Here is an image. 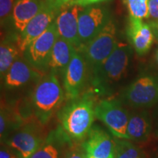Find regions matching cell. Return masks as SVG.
Instances as JSON below:
<instances>
[{
  "instance_id": "cell-13",
  "label": "cell",
  "mask_w": 158,
  "mask_h": 158,
  "mask_svg": "<svg viewBox=\"0 0 158 158\" xmlns=\"http://www.w3.org/2000/svg\"><path fill=\"white\" fill-rule=\"evenodd\" d=\"M84 7L65 5L55 19L59 36L70 43L77 50L82 47L78 32V18Z\"/></svg>"
},
{
  "instance_id": "cell-18",
  "label": "cell",
  "mask_w": 158,
  "mask_h": 158,
  "mask_svg": "<svg viewBox=\"0 0 158 158\" xmlns=\"http://www.w3.org/2000/svg\"><path fill=\"white\" fill-rule=\"evenodd\" d=\"M45 2L42 0H16L12 11L13 27L21 34L29 21L40 11Z\"/></svg>"
},
{
  "instance_id": "cell-7",
  "label": "cell",
  "mask_w": 158,
  "mask_h": 158,
  "mask_svg": "<svg viewBox=\"0 0 158 158\" xmlns=\"http://www.w3.org/2000/svg\"><path fill=\"white\" fill-rule=\"evenodd\" d=\"M116 23L113 19L92 40L80 49L92 71L110 56L118 43Z\"/></svg>"
},
{
  "instance_id": "cell-32",
  "label": "cell",
  "mask_w": 158,
  "mask_h": 158,
  "mask_svg": "<svg viewBox=\"0 0 158 158\" xmlns=\"http://www.w3.org/2000/svg\"><path fill=\"white\" fill-rule=\"evenodd\" d=\"M86 158H94V157H89V156H87V155H86Z\"/></svg>"
},
{
  "instance_id": "cell-19",
  "label": "cell",
  "mask_w": 158,
  "mask_h": 158,
  "mask_svg": "<svg viewBox=\"0 0 158 158\" xmlns=\"http://www.w3.org/2000/svg\"><path fill=\"white\" fill-rule=\"evenodd\" d=\"M76 50V48L70 43L59 36L51 51L48 73L63 74Z\"/></svg>"
},
{
  "instance_id": "cell-21",
  "label": "cell",
  "mask_w": 158,
  "mask_h": 158,
  "mask_svg": "<svg viewBox=\"0 0 158 158\" xmlns=\"http://www.w3.org/2000/svg\"><path fill=\"white\" fill-rule=\"evenodd\" d=\"M20 50L18 43L9 40L2 41L0 45V75L2 79L12 64L20 57Z\"/></svg>"
},
{
  "instance_id": "cell-25",
  "label": "cell",
  "mask_w": 158,
  "mask_h": 158,
  "mask_svg": "<svg viewBox=\"0 0 158 158\" xmlns=\"http://www.w3.org/2000/svg\"><path fill=\"white\" fill-rule=\"evenodd\" d=\"M62 158H86V155L81 144L74 143L67 150Z\"/></svg>"
},
{
  "instance_id": "cell-34",
  "label": "cell",
  "mask_w": 158,
  "mask_h": 158,
  "mask_svg": "<svg viewBox=\"0 0 158 158\" xmlns=\"http://www.w3.org/2000/svg\"><path fill=\"white\" fill-rule=\"evenodd\" d=\"M42 1H44V2H45V1H46V0H42Z\"/></svg>"
},
{
  "instance_id": "cell-5",
  "label": "cell",
  "mask_w": 158,
  "mask_h": 158,
  "mask_svg": "<svg viewBox=\"0 0 158 158\" xmlns=\"http://www.w3.org/2000/svg\"><path fill=\"white\" fill-rule=\"evenodd\" d=\"M124 106L134 109H145L158 102V76L143 74L122 91L119 97Z\"/></svg>"
},
{
  "instance_id": "cell-6",
  "label": "cell",
  "mask_w": 158,
  "mask_h": 158,
  "mask_svg": "<svg viewBox=\"0 0 158 158\" xmlns=\"http://www.w3.org/2000/svg\"><path fill=\"white\" fill-rule=\"evenodd\" d=\"M95 116L115 138L129 140L127 129L130 113L119 99L106 98L97 102Z\"/></svg>"
},
{
  "instance_id": "cell-30",
  "label": "cell",
  "mask_w": 158,
  "mask_h": 158,
  "mask_svg": "<svg viewBox=\"0 0 158 158\" xmlns=\"http://www.w3.org/2000/svg\"><path fill=\"white\" fill-rule=\"evenodd\" d=\"M149 23L152 28L154 35L158 40V22H149Z\"/></svg>"
},
{
  "instance_id": "cell-11",
  "label": "cell",
  "mask_w": 158,
  "mask_h": 158,
  "mask_svg": "<svg viewBox=\"0 0 158 158\" xmlns=\"http://www.w3.org/2000/svg\"><path fill=\"white\" fill-rule=\"evenodd\" d=\"M86 66L84 55L76 49L62 74L63 87L68 100H74L81 94L86 81Z\"/></svg>"
},
{
  "instance_id": "cell-14",
  "label": "cell",
  "mask_w": 158,
  "mask_h": 158,
  "mask_svg": "<svg viewBox=\"0 0 158 158\" xmlns=\"http://www.w3.org/2000/svg\"><path fill=\"white\" fill-rule=\"evenodd\" d=\"M45 75L25 58L19 57L4 76V86L9 90L17 89L31 82H38Z\"/></svg>"
},
{
  "instance_id": "cell-4",
  "label": "cell",
  "mask_w": 158,
  "mask_h": 158,
  "mask_svg": "<svg viewBox=\"0 0 158 158\" xmlns=\"http://www.w3.org/2000/svg\"><path fill=\"white\" fill-rule=\"evenodd\" d=\"M44 127L34 116H29L2 143L7 144L21 158H31L48 135Z\"/></svg>"
},
{
  "instance_id": "cell-10",
  "label": "cell",
  "mask_w": 158,
  "mask_h": 158,
  "mask_svg": "<svg viewBox=\"0 0 158 158\" xmlns=\"http://www.w3.org/2000/svg\"><path fill=\"white\" fill-rule=\"evenodd\" d=\"M59 12V9L48 2L45 1L40 11L29 21L17 40L18 45L21 53L23 54L27 47L46 31L51 23L55 21Z\"/></svg>"
},
{
  "instance_id": "cell-31",
  "label": "cell",
  "mask_w": 158,
  "mask_h": 158,
  "mask_svg": "<svg viewBox=\"0 0 158 158\" xmlns=\"http://www.w3.org/2000/svg\"><path fill=\"white\" fill-rule=\"evenodd\" d=\"M155 61H156V63H157V64L158 65V48L157 50L156 51V53H155Z\"/></svg>"
},
{
  "instance_id": "cell-26",
  "label": "cell",
  "mask_w": 158,
  "mask_h": 158,
  "mask_svg": "<svg viewBox=\"0 0 158 158\" xmlns=\"http://www.w3.org/2000/svg\"><path fill=\"white\" fill-rule=\"evenodd\" d=\"M149 22H158V0H148Z\"/></svg>"
},
{
  "instance_id": "cell-24",
  "label": "cell",
  "mask_w": 158,
  "mask_h": 158,
  "mask_svg": "<svg viewBox=\"0 0 158 158\" xmlns=\"http://www.w3.org/2000/svg\"><path fill=\"white\" fill-rule=\"evenodd\" d=\"M16 0H0V19L2 24L12 14Z\"/></svg>"
},
{
  "instance_id": "cell-28",
  "label": "cell",
  "mask_w": 158,
  "mask_h": 158,
  "mask_svg": "<svg viewBox=\"0 0 158 158\" xmlns=\"http://www.w3.org/2000/svg\"><path fill=\"white\" fill-rule=\"evenodd\" d=\"M111 0H72L67 5H78L82 7H86L89 6L100 5V4L106 2Z\"/></svg>"
},
{
  "instance_id": "cell-20",
  "label": "cell",
  "mask_w": 158,
  "mask_h": 158,
  "mask_svg": "<svg viewBox=\"0 0 158 158\" xmlns=\"http://www.w3.org/2000/svg\"><path fill=\"white\" fill-rule=\"evenodd\" d=\"M22 112L15 107L2 104L0 112V137L1 143L14 132L25 121Z\"/></svg>"
},
{
  "instance_id": "cell-9",
  "label": "cell",
  "mask_w": 158,
  "mask_h": 158,
  "mask_svg": "<svg viewBox=\"0 0 158 158\" xmlns=\"http://www.w3.org/2000/svg\"><path fill=\"white\" fill-rule=\"evenodd\" d=\"M110 19V11L106 6L96 5L84 7L78 18L79 37L82 46L92 40Z\"/></svg>"
},
{
  "instance_id": "cell-15",
  "label": "cell",
  "mask_w": 158,
  "mask_h": 158,
  "mask_svg": "<svg viewBox=\"0 0 158 158\" xmlns=\"http://www.w3.org/2000/svg\"><path fill=\"white\" fill-rule=\"evenodd\" d=\"M74 143L60 126L49 132L42 145L31 158H62Z\"/></svg>"
},
{
  "instance_id": "cell-17",
  "label": "cell",
  "mask_w": 158,
  "mask_h": 158,
  "mask_svg": "<svg viewBox=\"0 0 158 158\" xmlns=\"http://www.w3.org/2000/svg\"><path fill=\"white\" fill-rule=\"evenodd\" d=\"M152 130V121L147 110L130 113L127 124V135L129 141L143 143L148 141Z\"/></svg>"
},
{
  "instance_id": "cell-22",
  "label": "cell",
  "mask_w": 158,
  "mask_h": 158,
  "mask_svg": "<svg viewBox=\"0 0 158 158\" xmlns=\"http://www.w3.org/2000/svg\"><path fill=\"white\" fill-rule=\"evenodd\" d=\"M115 158H145L142 150L131 141L116 138Z\"/></svg>"
},
{
  "instance_id": "cell-16",
  "label": "cell",
  "mask_w": 158,
  "mask_h": 158,
  "mask_svg": "<svg viewBox=\"0 0 158 158\" xmlns=\"http://www.w3.org/2000/svg\"><path fill=\"white\" fill-rule=\"evenodd\" d=\"M127 35L136 54L141 56L149 52L155 37L152 28L149 23L132 17L129 18Z\"/></svg>"
},
{
  "instance_id": "cell-8",
  "label": "cell",
  "mask_w": 158,
  "mask_h": 158,
  "mask_svg": "<svg viewBox=\"0 0 158 158\" xmlns=\"http://www.w3.org/2000/svg\"><path fill=\"white\" fill-rule=\"evenodd\" d=\"M59 37L55 21L50 27L27 47L24 52V58L37 70L45 74L53 47Z\"/></svg>"
},
{
  "instance_id": "cell-27",
  "label": "cell",
  "mask_w": 158,
  "mask_h": 158,
  "mask_svg": "<svg viewBox=\"0 0 158 158\" xmlns=\"http://www.w3.org/2000/svg\"><path fill=\"white\" fill-rule=\"evenodd\" d=\"M0 158H21L19 154L7 144L1 143Z\"/></svg>"
},
{
  "instance_id": "cell-2",
  "label": "cell",
  "mask_w": 158,
  "mask_h": 158,
  "mask_svg": "<svg viewBox=\"0 0 158 158\" xmlns=\"http://www.w3.org/2000/svg\"><path fill=\"white\" fill-rule=\"evenodd\" d=\"M132 56L130 45L118 41L116 48L100 66L92 71L94 92L101 97H108L125 76Z\"/></svg>"
},
{
  "instance_id": "cell-12",
  "label": "cell",
  "mask_w": 158,
  "mask_h": 158,
  "mask_svg": "<svg viewBox=\"0 0 158 158\" xmlns=\"http://www.w3.org/2000/svg\"><path fill=\"white\" fill-rule=\"evenodd\" d=\"M87 156L94 158H115L116 138L99 125L94 124L81 143Z\"/></svg>"
},
{
  "instance_id": "cell-1",
  "label": "cell",
  "mask_w": 158,
  "mask_h": 158,
  "mask_svg": "<svg viewBox=\"0 0 158 158\" xmlns=\"http://www.w3.org/2000/svg\"><path fill=\"white\" fill-rule=\"evenodd\" d=\"M94 94L89 91L68 100L57 112L59 125L74 143H81L94 125L97 104Z\"/></svg>"
},
{
  "instance_id": "cell-33",
  "label": "cell",
  "mask_w": 158,
  "mask_h": 158,
  "mask_svg": "<svg viewBox=\"0 0 158 158\" xmlns=\"http://www.w3.org/2000/svg\"><path fill=\"white\" fill-rule=\"evenodd\" d=\"M157 137H158V131L157 132Z\"/></svg>"
},
{
  "instance_id": "cell-3",
  "label": "cell",
  "mask_w": 158,
  "mask_h": 158,
  "mask_svg": "<svg viewBox=\"0 0 158 158\" xmlns=\"http://www.w3.org/2000/svg\"><path fill=\"white\" fill-rule=\"evenodd\" d=\"M66 99L56 74L48 73L36 83L29 100V114L45 126Z\"/></svg>"
},
{
  "instance_id": "cell-23",
  "label": "cell",
  "mask_w": 158,
  "mask_h": 158,
  "mask_svg": "<svg viewBox=\"0 0 158 158\" xmlns=\"http://www.w3.org/2000/svg\"><path fill=\"white\" fill-rule=\"evenodd\" d=\"M130 17L139 19H149L148 0H126Z\"/></svg>"
},
{
  "instance_id": "cell-29",
  "label": "cell",
  "mask_w": 158,
  "mask_h": 158,
  "mask_svg": "<svg viewBox=\"0 0 158 158\" xmlns=\"http://www.w3.org/2000/svg\"><path fill=\"white\" fill-rule=\"evenodd\" d=\"M72 0H46V2H48L51 5H53L57 9L60 10L63 6L70 2Z\"/></svg>"
}]
</instances>
